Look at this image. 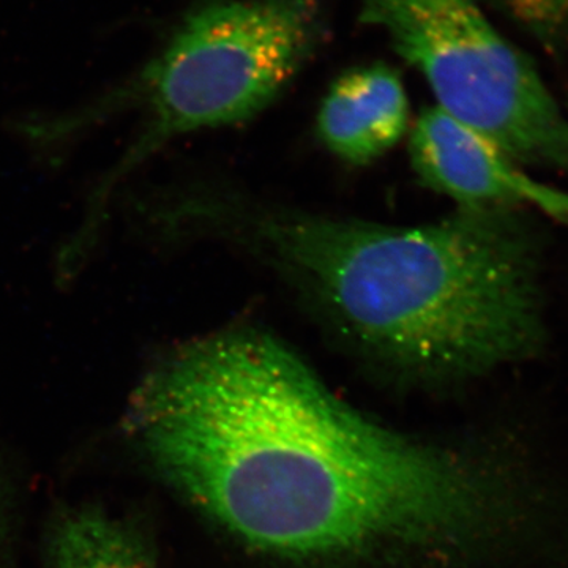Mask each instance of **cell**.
I'll list each match as a JSON object with an SVG mask.
<instances>
[{
  "label": "cell",
  "mask_w": 568,
  "mask_h": 568,
  "mask_svg": "<svg viewBox=\"0 0 568 568\" xmlns=\"http://www.w3.org/2000/svg\"><path fill=\"white\" fill-rule=\"evenodd\" d=\"M504 10L541 43L568 39V0H496Z\"/></svg>",
  "instance_id": "ba28073f"
},
{
  "label": "cell",
  "mask_w": 568,
  "mask_h": 568,
  "mask_svg": "<svg viewBox=\"0 0 568 568\" xmlns=\"http://www.w3.org/2000/svg\"><path fill=\"white\" fill-rule=\"evenodd\" d=\"M250 226L328 323L398 368L480 376L547 342L541 239L528 209L458 207L422 226L275 212Z\"/></svg>",
  "instance_id": "7a4b0ae2"
},
{
  "label": "cell",
  "mask_w": 568,
  "mask_h": 568,
  "mask_svg": "<svg viewBox=\"0 0 568 568\" xmlns=\"http://www.w3.org/2000/svg\"><path fill=\"white\" fill-rule=\"evenodd\" d=\"M125 429L201 514L291 562L457 566L556 518L555 495L521 466L376 424L261 328L164 354L130 396Z\"/></svg>",
  "instance_id": "6da1fadb"
},
{
  "label": "cell",
  "mask_w": 568,
  "mask_h": 568,
  "mask_svg": "<svg viewBox=\"0 0 568 568\" xmlns=\"http://www.w3.org/2000/svg\"><path fill=\"white\" fill-rule=\"evenodd\" d=\"M361 20L420 71L436 108L515 162L568 173V119L477 0H361Z\"/></svg>",
  "instance_id": "277c9868"
},
{
  "label": "cell",
  "mask_w": 568,
  "mask_h": 568,
  "mask_svg": "<svg viewBox=\"0 0 568 568\" xmlns=\"http://www.w3.org/2000/svg\"><path fill=\"white\" fill-rule=\"evenodd\" d=\"M47 568H156L140 530L99 507L71 508L52 523Z\"/></svg>",
  "instance_id": "52a82bcc"
},
{
  "label": "cell",
  "mask_w": 568,
  "mask_h": 568,
  "mask_svg": "<svg viewBox=\"0 0 568 568\" xmlns=\"http://www.w3.org/2000/svg\"><path fill=\"white\" fill-rule=\"evenodd\" d=\"M409 126L402 78L386 65L362 67L328 89L317 112V134L343 162L368 164L394 149Z\"/></svg>",
  "instance_id": "8992f818"
},
{
  "label": "cell",
  "mask_w": 568,
  "mask_h": 568,
  "mask_svg": "<svg viewBox=\"0 0 568 568\" xmlns=\"http://www.w3.org/2000/svg\"><path fill=\"white\" fill-rule=\"evenodd\" d=\"M409 155L420 181L458 207L534 209L568 226V193L530 178L487 138L429 108L409 134Z\"/></svg>",
  "instance_id": "5b68a950"
},
{
  "label": "cell",
  "mask_w": 568,
  "mask_h": 568,
  "mask_svg": "<svg viewBox=\"0 0 568 568\" xmlns=\"http://www.w3.org/2000/svg\"><path fill=\"white\" fill-rule=\"evenodd\" d=\"M7 534L6 507H3L2 493H0V555H2L3 541Z\"/></svg>",
  "instance_id": "9c48e42d"
},
{
  "label": "cell",
  "mask_w": 568,
  "mask_h": 568,
  "mask_svg": "<svg viewBox=\"0 0 568 568\" xmlns=\"http://www.w3.org/2000/svg\"><path fill=\"white\" fill-rule=\"evenodd\" d=\"M321 32L316 0H212L186 14L140 80L106 103H134L142 125L100 179L71 242L97 244L119 186L185 134L231 126L274 103L308 61Z\"/></svg>",
  "instance_id": "3957f363"
}]
</instances>
